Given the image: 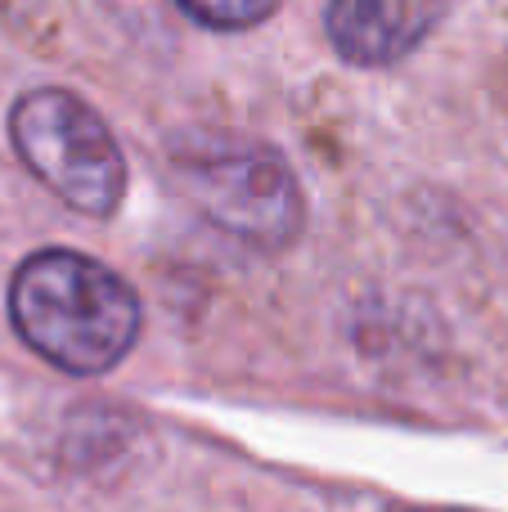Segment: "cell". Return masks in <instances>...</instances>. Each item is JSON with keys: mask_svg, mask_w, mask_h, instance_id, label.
Masks as SVG:
<instances>
[{"mask_svg": "<svg viewBox=\"0 0 508 512\" xmlns=\"http://www.w3.org/2000/svg\"><path fill=\"white\" fill-rule=\"evenodd\" d=\"M18 337L54 369L95 378L126 360L140 337V297L122 274L68 248L32 252L9 279Z\"/></svg>", "mask_w": 508, "mask_h": 512, "instance_id": "obj_1", "label": "cell"}, {"mask_svg": "<svg viewBox=\"0 0 508 512\" xmlns=\"http://www.w3.org/2000/svg\"><path fill=\"white\" fill-rule=\"evenodd\" d=\"M171 171L185 198L221 225L225 234L252 248L279 252L302 234L306 198L293 167L270 144L207 140L171 153Z\"/></svg>", "mask_w": 508, "mask_h": 512, "instance_id": "obj_2", "label": "cell"}, {"mask_svg": "<svg viewBox=\"0 0 508 512\" xmlns=\"http://www.w3.org/2000/svg\"><path fill=\"white\" fill-rule=\"evenodd\" d=\"M9 140L54 198L86 216H113L126 194V158L108 122L59 86L27 90L9 113Z\"/></svg>", "mask_w": 508, "mask_h": 512, "instance_id": "obj_3", "label": "cell"}, {"mask_svg": "<svg viewBox=\"0 0 508 512\" xmlns=\"http://www.w3.org/2000/svg\"><path fill=\"white\" fill-rule=\"evenodd\" d=\"M437 18L441 0H329L324 9L333 50L360 68L401 63Z\"/></svg>", "mask_w": 508, "mask_h": 512, "instance_id": "obj_4", "label": "cell"}, {"mask_svg": "<svg viewBox=\"0 0 508 512\" xmlns=\"http://www.w3.org/2000/svg\"><path fill=\"white\" fill-rule=\"evenodd\" d=\"M176 9L216 32H243V27L266 23L279 9V0H176Z\"/></svg>", "mask_w": 508, "mask_h": 512, "instance_id": "obj_5", "label": "cell"}]
</instances>
